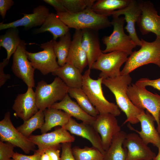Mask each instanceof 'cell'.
I'll return each instance as SVG.
<instances>
[{
    "label": "cell",
    "mask_w": 160,
    "mask_h": 160,
    "mask_svg": "<svg viewBox=\"0 0 160 160\" xmlns=\"http://www.w3.org/2000/svg\"><path fill=\"white\" fill-rule=\"evenodd\" d=\"M61 145L45 148L41 149H38L41 152L47 153L51 160H60V149Z\"/></svg>",
    "instance_id": "36"
},
{
    "label": "cell",
    "mask_w": 160,
    "mask_h": 160,
    "mask_svg": "<svg viewBox=\"0 0 160 160\" xmlns=\"http://www.w3.org/2000/svg\"><path fill=\"white\" fill-rule=\"evenodd\" d=\"M140 48L133 52L129 56L121 71V75L129 74L144 65L150 63L160 68V37H156L153 41L149 42L141 39Z\"/></svg>",
    "instance_id": "4"
},
{
    "label": "cell",
    "mask_w": 160,
    "mask_h": 160,
    "mask_svg": "<svg viewBox=\"0 0 160 160\" xmlns=\"http://www.w3.org/2000/svg\"><path fill=\"white\" fill-rule=\"evenodd\" d=\"M12 108L16 116L23 121L33 116L39 111L36 100L35 93L32 87H28L24 93L17 96Z\"/></svg>",
    "instance_id": "17"
},
{
    "label": "cell",
    "mask_w": 160,
    "mask_h": 160,
    "mask_svg": "<svg viewBox=\"0 0 160 160\" xmlns=\"http://www.w3.org/2000/svg\"><path fill=\"white\" fill-rule=\"evenodd\" d=\"M137 118L140 123L141 129L139 131L129 123L128 126L131 130L138 133L146 144L151 143L158 148L160 147V134L155 127L154 117L148 111L144 110Z\"/></svg>",
    "instance_id": "16"
},
{
    "label": "cell",
    "mask_w": 160,
    "mask_h": 160,
    "mask_svg": "<svg viewBox=\"0 0 160 160\" xmlns=\"http://www.w3.org/2000/svg\"><path fill=\"white\" fill-rule=\"evenodd\" d=\"M90 70L88 68L83 75L82 89L99 114L110 113L116 116H119L121 111L117 105L109 102L103 95L102 87L103 79H92Z\"/></svg>",
    "instance_id": "3"
},
{
    "label": "cell",
    "mask_w": 160,
    "mask_h": 160,
    "mask_svg": "<svg viewBox=\"0 0 160 160\" xmlns=\"http://www.w3.org/2000/svg\"><path fill=\"white\" fill-rule=\"evenodd\" d=\"M44 122V111L39 110L33 116L24 121L22 124L16 128L23 135L28 138L33 131L37 129H41Z\"/></svg>",
    "instance_id": "32"
},
{
    "label": "cell",
    "mask_w": 160,
    "mask_h": 160,
    "mask_svg": "<svg viewBox=\"0 0 160 160\" xmlns=\"http://www.w3.org/2000/svg\"><path fill=\"white\" fill-rule=\"evenodd\" d=\"M82 36V30H75L66 62L73 65L81 73L88 65L87 57L81 46Z\"/></svg>",
    "instance_id": "22"
},
{
    "label": "cell",
    "mask_w": 160,
    "mask_h": 160,
    "mask_svg": "<svg viewBox=\"0 0 160 160\" xmlns=\"http://www.w3.org/2000/svg\"><path fill=\"white\" fill-rule=\"evenodd\" d=\"M158 148V154L153 160H160V147Z\"/></svg>",
    "instance_id": "44"
},
{
    "label": "cell",
    "mask_w": 160,
    "mask_h": 160,
    "mask_svg": "<svg viewBox=\"0 0 160 160\" xmlns=\"http://www.w3.org/2000/svg\"><path fill=\"white\" fill-rule=\"evenodd\" d=\"M40 153V160H51L49 156L46 153L41 152L37 149Z\"/></svg>",
    "instance_id": "43"
},
{
    "label": "cell",
    "mask_w": 160,
    "mask_h": 160,
    "mask_svg": "<svg viewBox=\"0 0 160 160\" xmlns=\"http://www.w3.org/2000/svg\"><path fill=\"white\" fill-rule=\"evenodd\" d=\"M9 160H13L12 159H10Z\"/></svg>",
    "instance_id": "46"
},
{
    "label": "cell",
    "mask_w": 160,
    "mask_h": 160,
    "mask_svg": "<svg viewBox=\"0 0 160 160\" xmlns=\"http://www.w3.org/2000/svg\"><path fill=\"white\" fill-rule=\"evenodd\" d=\"M132 81L129 74L103 79L102 81V84L114 95L117 105L126 116L127 119L124 124L127 122L132 124L139 122L137 116L144 110L135 106L128 96L127 92Z\"/></svg>",
    "instance_id": "1"
},
{
    "label": "cell",
    "mask_w": 160,
    "mask_h": 160,
    "mask_svg": "<svg viewBox=\"0 0 160 160\" xmlns=\"http://www.w3.org/2000/svg\"><path fill=\"white\" fill-rule=\"evenodd\" d=\"M53 41L52 39L41 44L40 47L43 49L42 51L33 53L26 51L27 57L33 67L44 75L52 73L60 67L53 49Z\"/></svg>",
    "instance_id": "10"
},
{
    "label": "cell",
    "mask_w": 160,
    "mask_h": 160,
    "mask_svg": "<svg viewBox=\"0 0 160 160\" xmlns=\"http://www.w3.org/2000/svg\"></svg>",
    "instance_id": "47"
},
{
    "label": "cell",
    "mask_w": 160,
    "mask_h": 160,
    "mask_svg": "<svg viewBox=\"0 0 160 160\" xmlns=\"http://www.w3.org/2000/svg\"><path fill=\"white\" fill-rule=\"evenodd\" d=\"M59 38L58 41L53 39V48L58 64L61 66L66 63L72 41L70 32L69 31Z\"/></svg>",
    "instance_id": "31"
},
{
    "label": "cell",
    "mask_w": 160,
    "mask_h": 160,
    "mask_svg": "<svg viewBox=\"0 0 160 160\" xmlns=\"http://www.w3.org/2000/svg\"><path fill=\"white\" fill-rule=\"evenodd\" d=\"M131 0H96L92 9L96 13L108 16L116 9H122L130 4Z\"/></svg>",
    "instance_id": "28"
},
{
    "label": "cell",
    "mask_w": 160,
    "mask_h": 160,
    "mask_svg": "<svg viewBox=\"0 0 160 160\" xmlns=\"http://www.w3.org/2000/svg\"><path fill=\"white\" fill-rule=\"evenodd\" d=\"M14 146L8 143L0 141V160H9L12 158L15 152Z\"/></svg>",
    "instance_id": "35"
},
{
    "label": "cell",
    "mask_w": 160,
    "mask_h": 160,
    "mask_svg": "<svg viewBox=\"0 0 160 160\" xmlns=\"http://www.w3.org/2000/svg\"><path fill=\"white\" fill-rule=\"evenodd\" d=\"M0 138L1 141L20 148L25 153L36 150L35 145L14 127L9 111L5 113L4 118L0 121Z\"/></svg>",
    "instance_id": "9"
},
{
    "label": "cell",
    "mask_w": 160,
    "mask_h": 160,
    "mask_svg": "<svg viewBox=\"0 0 160 160\" xmlns=\"http://www.w3.org/2000/svg\"><path fill=\"white\" fill-rule=\"evenodd\" d=\"M159 121H160V112H159Z\"/></svg>",
    "instance_id": "45"
},
{
    "label": "cell",
    "mask_w": 160,
    "mask_h": 160,
    "mask_svg": "<svg viewBox=\"0 0 160 160\" xmlns=\"http://www.w3.org/2000/svg\"><path fill=\"white\" fill-rule=\"evenodd\" d=\"M129 55L121 51L107 53L103 52L93 64L91 69L99 70V77L103 79L114 78L120 76V68L126 62Z\"/></svg>",
    "instance_id": "8"
},
{
    "label": "cell",
    "mask_w": 160,
    "mask_h": 160,
    "mask_svg": "<svg viewBox=\"0 0 160 160\" xmlns=\"http://www.w3.org/2000/svg\"><path fill=\"white\" fill-rule=\"evenodd\" d=\"M135 84L144 88H145L147 86H150L160 91V78L154 80L141 78L137 80Z\"/></svg>",
    "instance_id": "38"
},
{
    "label": "cell",
    "mask_w": 160,
    "mask_h": 160,
    "mask_svg": "<svg viewBox=\"0 0 160 160\" xmlns=\"http://www.w3.org/2000/svg\"><path fill=\"white\" fill-rule=\"evenodd\" d=\"M67 12L74 14L92 8L95 0H60Z\"/></svg>",
    "instance_id": "34"
},
{
    "label": "cell",
    "mask_w": 160,
    "mask_h": 160,
    "mask_svg": "<svg viewBox=\"0 0 160 160\" xmlns=\"http://www.w3.org/2000/svg\"><path fill=\"white\" fill-rule=\"evenodd\" d=\"M61 148L62 153L60 160H75L72 153L71 143L61 144Z\"/></svg>",
    "instance_id": "37"
},
{
    "label": "cell",
    "mask_w": 160,
    "mask_h": 160,
    "mask_svg": "<svg viewBox=\"0 0 160 160\" xmlns=\"http://www.w3.org/2000/svg\"><path fill=\"white\" fill-rule=\"evenodd\" d=\"M9 60L4 59L0 63V87L3 86L6 81L10 79L11 76L9 74H5L4 71L5 67L9 63Z\"/></svg>",
    "instance_id": "40"
},
{
    "label": "cell",
    "mask_w": 160,
    "mask_h": 160,
    "mask_svg": "<svg viewBox=\"0 0 160 160\" xmlns=\"http://www.w3.org/2000/svg\"><path fill=\"white\" fill-rule=\"evenodd\" d=\"M62 127L71 134L87 139L93 146L97 148L105 155V151L103 148L100 136L92 125L83 122L79 123L71 117L68 122Z\"/></svg>",
    "instance_id": "18"
},
{
    "label": "cell",
    "mask_w": 160,
    "mask_h": 160,
    "mask_svg": "<svg viewBox=\"0 0 160 160\" xmlns=\"http://www.w3.org/2000/svg\"><path fill=\"white\" fill-rule=\"evenodd\" d=\"M52 74L60 79L69 88H81L83 75L79 70L71 64L66 63Z\"/></svg>",
    "instance_id": "25"
},
{
    "label": "cell",
    "mask_w": 160,
    "mask_h": 160,
    "mask_svg": "<svg viewBox=\"0 0 160 160\" xmlns=\"http://www.w3.org/2000/svg\"><path fill=\"white\" fill-rule=\"evenodd\" d=\"M82 31L81 46L87 57L88 68L91 70L93 64L102 52L100 49L98 31L88 29Z\"/></svg>",
    "instance_id": "21"
},
{
    "label": "cell",
    "mask_w": 160,
    "mask_h": 160,
    "mask_svg": "<svg viewBox=\"0 0 160 160\" xmlns=\"http://www.w3.org/2000/svg\"><path fill=\"white\" fill-rule=\"evenodd\" d=\"M5 33L0 36V47L4 48L7 52L6 58L9 60L16 51L22 40L19 35L17 28L6 29Z\"/></svg>",
    "instance_id": "29"
},
{
    "label": "cell",
    "mask_w": 160,
    "mask_h": 160,
    "mask_svg": "<svg viewBox=\"0 0 160 160\" xmlns=\"http://www.w3.org/2000/svg\"><path fill=\"white\" fill-rule=\"evenodd\" d=\"M127 134L121 131L113 137L111 143L105 151L103 160H126L127 151L123 146Z\"/></svg>",
    "instance_id": "27"
},
{
    "label": "cell",
    "mask_w": 160,
    "mask_h": 160,
    "mask_svg": "<svg viewBox=\"0 0 160 160\" xmlns=\"http://www.w3.org/2000/svg\"><path fill=\"white\" fill-rule=\"evenodd\" d=\"M44 112V122L40 129L42 134L47 133L55 126L63 127L71 117L61 110L51 108L46 109Z\"/></svg>",
    "instance_id": "26"
},
{
    "label": "cell",
    "mask_w": 160,
    "mask_h": 160,
    "mask_svg": "<svg viewBox=\"0 0 160 160\" xmlns=\"http://www.w3.org/2000/svg\"><path fill=\"white\" fill-rule=\"evenodd\" d=\"M50 108L61 110L83 122L92 125L95 118L85 112L76 102L73 100L68 94L61 101L56 102Z\"/></svg>",
    "instance_id": "23"
},
{
    "label": "cell",
    "mask_w": 160,
    "mask_h": 160,
    "mask_svg": "<svg viewBox=\"0 0 160 160\" xmlns=\"http://www.w3.org/2000/svg\"><path fill=\"white\" fill-rule=\"evenodd\" d=\"M137 134L132 133L127 135L123 147L127 150L126 160H152L156 156Z\"/></svg>",
    "instance_id": "14"
},
{
    "label": "cell",
    "mask_w": 160,
    "mask_h": 160,
    "mask_svg": "<svg viewBox=\"0 0 160 160\" xmlns=\"http://www.w3.org/2000/svg\"><path fill=\"white\" fill-rule=\"evenodd\" d=\"M31 155H26L15 152L12 159L14 160H40L41 153L38 150H36Z\"/></svg>",
    "instance_id": "39"
},
{
    "label": "cell",
    "mask_w": 160,
    "mask_h": 160,
    "mask_svg": "<svg viewBox=\"0 0 160 160\" xmlns=\"http://www.w3.org/2000/svg\"><path fill=\"white\" fill-rule=\"evenodd\" d=\"M69 28L58 17L57 14H49L45 22L39 28L35 29L34 34L48 31L53 35L52 39L56 40L58 38L64 35L69 31Z\"/></svg>",
    "instance_id": "24"
},
{
    "label": "cell",
    "mask_w": 160,
    "mask_h": 160,
    "mask_svg": "<svg viewBox=\"0 0 160 160\" xmlns=\"http://www.w3.org/2000/svg\"><path fill=\"white\" fill-rule=\"evenodd\" d=\"M46 3L52 6L57 13L67 12V10L60 0H44Z\"/></svg>",
    "instance_id": "42"
},
{
    "label": "cell",
    "mask_w": 160,
    "mask_h": 160,
    "mask_svg": "<svg viewBox=\"0 0 160 160\" xmlns=\"http://www.w3.org/2000/svg\"><path fill=\"white\" fill-rule=\"evenodd\" d=\"M56 14L69 28L75 30L88 29L99 31L111 26L107 16L96 13L92 8L76 13L65 12Z\"/></svg>",
    "instance_id": "2"
},
{
    "label": "cell",
    "mask_w": 160,
    "mask_h": 160,
    "mask_svg": "<svg viewBox=\"0 0 160 160\" xmlns=\"http://www.w3.org/2000/svg\"><path fill=\"white\" fill-rule=\"evenodd\" d=\"M28 138L35 145L37 146L39 149L60 145L65 143H72L75 140L73 136L61 127L50 132L41 135H31Z\"/></svg>",
    "instance_id": "19"
},
{
    "label": "cell",
    "mask_w": 160,
    "mask_h": 160,
    "mask_svg": "<svg viewBox=\"0 0 160 160\" xmlns=\"http://www.w3.org/2000/svg\"><path fill=\"white\" fill-rule=\"evenodd\" d=\"M116 117L110 113L99 114L92 125L100 135L105 151L109 148L113 137L121 131Z\"/></svg>",
    "instance_id": "12"
},
{
    "label": "cell",
    "mask_w": 160,
    "mask_h": 160,
    "mask_svg": "<svg viewBox=\"0 0 160 160\" xmlns=\"http://www.w3.org/2000/svg\"><path fill=\"white\" fill-rule=\"evenodd\" d=\"M75 160H103L104 155L97 148L85 146L81 148L74 146L72 148Z\"/></svg>",
    "instance_id": "33"
},
{
    "label": "cell",
    "mask_w": 160,
    "mask_h": 160,
    "mask_svg": "<svg viewBox=\"0 0 160 160\" xmlns=\"http://www.w3.org/2000/svg\"><path fill=\"white\" fill-rule=\"evenodd\" d=\"M26 43L22 40L12 57V70L14 74L20 79L28 87H35V69L28 59L26 53Z\"/></svg>",
    "instance_id": "11"
},
{
    "label": "cell",
    "mask_w": 160,
    "mask_h": 160,
    "mask_svg": "<svg viewBox=\"0 0 160 160\" xmlns=\"http://www.w3.org/2000/svg\"><path fill=\"white\" fill-rule=\"evenodd\" d=\"M68 88L58 77L50 84L43 80L39 82L35 92L39 110L44 111L57 101H61L68 94Z\"/></svg>",
    "instance_id": "5"
},
{
    "label": "cell",
    "mask_w": 160,
    "mask_h": 160,
    "mask_svg": "<svg viewBox=\"0 0 160 160\" xmlns=\"http://www.w3.org/2000/svg\"><path fill=\"white\" fill-rule=\"evenodd\" d=\"M127 94L132 103L139 109H146L154 118L157 130L160 134V123L159 118L160 111V95L153 94L145 88L135 84L128 87Z\"/></svg>",
    "instance_id": "7"
},
{
    "label": "cell",
    "mask_w": 160,
    "mask_h": 160,
    "mask_svg": "<svg viewBox=\"0 0 160 160\" xmlns=\"http://www.w3.org/2000/svg\"><path fill=\"white\" fill-rule=\"evenodd\" d=\"M113 16L111 22L113 26V30L109 36H105L102 41L106 46L102 51L103 53L115 51H121L127 52L129 55L132 53V50L137 46L129 35L124 32V26L125 22L124 17Z\"/></svg>",
    "instance_id": "6"
},
{
    "label": "cell",
    "mask_w": 160,
    "mask_h": 160,
    "mask_svg": "<svg viewBox=\"0 0 160 160\" xmlns=\"http://www.w3.org/2000/svg\"><path fill=\"white\" fill-rule=\"evenodd\" d=\"M68 94L74 98L82 109L87 113L96 118L99 114L81 88H69Z\"/></svg>",
    "instance_id": "30"
},
{
    "label": "cell",
    "mask_w": 160,
    "mask_h": 160,
    "mask_svg": "<svg viewBox=\"0 0 160 160\" xmlns=\"http://www.w3.org/2000/svg\"><path fill=\"white\" fill-rule=\"evenodd\" d=\"M141 14L137 22L139 30L143 35L149 33L160 37V16L153 5L150 1H140Z\"/></svg>",
    "instance_id": "13"
},
{
    "label": "cell",
    "mask_w": 160,
    "mask_h": 160,
    "mask_svg": "<svg viewBox=\"0 0 160 160\" xmlns=\"http://www.w3.org/2000/svg\"><path fill=\"white\" fill-rule=\"evenodd\" d=\"M31 14L22 13L23 17L12 22L0 23V30L12 28L23 26L25 30H28L36 27L42 25L50 13L49 9L46 6L40 5L34 8Z\"/></svg>",
    "instance_id": "15"
},
{
    "label": "cell",
    "mask_w": 160,
    "mask_h": 160,
    "mask_svg": "<svg viewBox=\"0 0 160 160\" xmlns=\"http://www.w3.org/2000/svg\"><path fill=\"white\" fill-rule=\"evenodd\" d=\"M14 4L12 0H0V15L3 19L5 18L7 11Z\"/></svg>",
    "instance_id": "41"
},
{
    "label": "cell",
    "mask_w": 160,
    "mask_h": 160,
    "mask_svg": "<svg viewBox=\"0 0 160 160\" xmlns=\"http://www.w3.org/2000/svg\"><path fill=\"white\" fill-rule=\"evenodd\" d=\"M140 1L131 0L129 5L126 7L114 11L112 16H120L123 15L127 22L125 29L136 46H141V41L137 34L135 24L141 14Z\"/></svg>",
    "instance_id": "20"
}]
</instances>
